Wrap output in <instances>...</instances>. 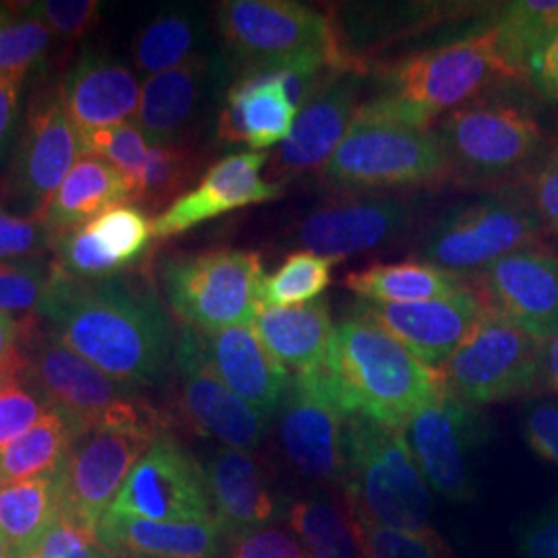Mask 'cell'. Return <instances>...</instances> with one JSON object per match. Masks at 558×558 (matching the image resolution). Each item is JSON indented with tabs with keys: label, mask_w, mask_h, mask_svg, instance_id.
I'll return each mask as SVG.
<instances>
[{
	"label": "cell",
	"mask_w": 558,
	"mask_h": 558,
	"mask_svg": "<svg viewBox=\"0 0 558 558\" xmlns=\"http://www.w3.org/2000/svg\"><path fill=\"white\" fill-rule=\"evenodd\" d=\"M296 117L299 108L290 98L281 71L244 75L228 89L226 108L218 120V137L267 149L290 137Z\"/></svg>",
	"instance_id": "cell-27"
},
{
	"label": "cell",
	"mask_w": 558,
	"mask_h": 558,
	"mask_svg": "<svg viewBox=\"0 0 558 558\" xmlns=\"http://www.w3.org/2000/svg\"><path fill=\"white\" fill-rule=\"evenodd\" d=\"M85 154L83 140L59 96L34 104L20 149L7 177L4 197L25 216H38Z\"/></svg>",
	"instance_id": "cell-17"
},
{
	"label": "cell",
	"mask_w": 558,
	"mask_h": 558,
	"mask_svg": "<svg viewBox=\"0 0 558 558\" xmlns=\"http://www.w3.org/2000/svg\"><path fill=\"white\" fill-rule=\"evenodd\" d=\"M482 302L546 341L558 331V255L525 246L468 279Z\"/></svg>",
	"instance_id": "cell-18"
},
{
	"label": "cell",
	"mask_w": 558,
	"mask_h": 558,
	"mask_svg": "<svg viewBox=\"0 0 558 558\" xmlns=\"http://www.w3.org/2000/svg\"><path fill=\"white\" fill-rule=\"evenodd\" d=\"M59 98L83 140L133 122L140 110L141 85L137 75L117 60L85 54L62 81Z\"/></svg>",
	"instance_id": "cell-26"
},
{
	"label": "cell",
	"mask_w": 558,
	"mask_h": 558,
	"mask_svg": "<svg viewBox=\"0 0 558 558\" xmlns=\"http://www.w3.org/2000/svg\"><path fill=\"white\" fill-rule=\"evenodd\" d=\"M527 83L500 52L490 27L399 60L380 73L377 98L362 110L383 119L433 129L463 104L505 85Z\"/></svg>",
	"instance_id": "cell-3"
},
{
	"label": "cell",
	"mask_w": 558,
	"mask_h": 558,
	"mask_svg": "<svg viewBox=\"0 0 558 558\" xmlns=\"http://www.w3.org/2000/svg\"><path fill=\"white\" fill-rule=\"evenodd\" d=\"M218 27L244 75L359 71L341 48L333 15L302 2L226 0L218 4Z\"/></svg>",
	"instance_id": "cell-4"
},
{
	"label": "cell",
	"mask_w": 558,
	"mask_h": 558,
	"mask_svg": "<svg viewBox=\"0 0 558 558\" xmlns=\"http://www.w3.org/2000/svg\"><path fill=\"white\" fill-rule=\"evenodd\" d=\"M201 336L221 380L263 418H274L290 389L292 375L263 345L253 325Z\"/></svg>",
	"instance_id": "cell-25"
},
{
	"label": "cell",
	"mask_w": 558,
	"mask_h": 558,
	"mask_svg": "<svg viewBox=\"0 0 558 558\" xmlns=\"http://www.w3.org/2000/svg\"><path fill=\"white\" fill-rule=\"evenodd\" d=\"M20 87L0 81V161L7 156L17 124Z\"/></svg>",
	"instance_id": "cell-53"
},
{
	"label": "cell",
	"mask_w": 558,
	"mask_h": 558,
	"mask_svg": "<svg viewBox=\"0 0 558 558\" xmlns=\"http://www.w3.org/2000/svg\"><path fill=\"white\" fill-rule=\"evenodd\" d=\"M253 329L271 356L294 375L323 366L336 331L327 300L296 306L260 304Z\"/></svg>",
	"instance_id": "cell-30"
},
{
	"label": "cell",
	"mask_w": 558,
	"mask_h": 558,
	"mask_svg": "<svg viewBox=\"0 0 558 558\" xmlns=\"http://www.w3.org/2000/svg\"><path fill=\"white\" fill-rule=\"evenodd\" d=\"M323 373L343 414L399 428L440 389L435 368L356 311L336 327Z\"/></svg>",
	"instance_id": "cell-2"
},
{
	"label": "cell",
	"mask_w": 558,
	"mask_h": 558,
	"mask_svg": "<svg viewBox=\"0 0 558 558\" xmlns=\"http://www.w3.org/2000/svg\"><path fill=\"white\" fill-rule=\"evenodd\" d=\"M364 77L360 71H339L304 101L290 137L269 160L271 179L281 184L279 180L319 172L359 114Z\"/></svg>",
	"instance_id": "cell-20"
},
{
	"label": "cell",
	"mask_w": 558,
	"mask_h": 558,
	"mask_svg": "<svg viewBox=\"0 0 558 558\" xmlns=\"http://www.w3.org/2000/svg\"><path fill=\"white\" fill-rule=\"evenodd\" d=\"M50 410L34 391L23 383L0 389V449L20 439L32 426H36Z\"/></svg>",
	"instance_id": "cell-47"
},
{
	"label": "cell",
	"mask_w": 558,
	"mask_h": 558,
	"mask_svg": "<svg viewBox=\"0 0 558 558\" xmlns=\"http://www.w3.org/2000/svg\"><path fill=\"white\" fill-rule=\"evenodd\" d=\"M85 154H96L110 161L124 179L129 180L133 191V205L140 193L141 180L149 158V143L141 135L135 122H124L112 129L96 131L83 137Z\"/></svg>",
	"instance_id": "cell-41"
},
{
	"label": "cell",
	"mask_w": 558,
	"mask_h": 558,
	"mask_svg": "<svg viewBox=\"0 0 558 558\" xmlns=\"http://www.w3.org/2000/svg\"><path fill=\"white\" fill-rule=\"evenodd\" d=\"M356 515V513H354ZM362 558H445L440 539L433 534H410L359 518Z\"/></svg>",
	"instance_id": "cell-43"
},
{
	"label": "cell",
	"mask_w": 558,
	"mask_h": 558,
	"mask_svg": "<svg viewBox=\"0 0 558 558\" xmlns=\"http://www.w3.org/2000/svg\"><path fill=\"white\" fill-rule=\"evenodd\" d=\"M59 518L54 480L0 484V534L9 542L13 557H27Z\"/></svg>",
	"instance_id": "cell-34"
},
{
	"label": "cell",
	"mask_w": 558,
	"mask_h": 558,
	"mask_svg": "<svg viewBox=\"0 0 558 558\" xmlns=\"http://www.w3.org/2000/svg\"><path fill=\"white\" fill-rule=\"evenodd\" d=\"M25 558H117L110 555L94 530L71 519H57L40 544Z\"/></svg>",
	"instance_id": "cell-44"
},
{
	"label": "cell",
	"mask_w": 558,
	"mask_h": 558,
	"mask_svg": "<svg viewBox=\"0 0 558 558\" xmlns=\"http://www.w3.org/2000/svg\"><path fill=\"white\" fill-rule=\"evenodd\" d=\"M263 281L259 255L239 248L170 259L161 267V283L174 315L201 333L253 325L263 304Z\"/></svg>",
	"instance_id": "cell-10"
},
{
	"label": "cell",
	"mask_w": 558,
	"mask_h": 558,
	"mask_svg": "<svg viewBox=\"0 0 558 558\" xmlns=\"http://www.w3.org/2000/svg\"><path fill=\"white\" fill-rule=\"evenodd\" d=\"M521 433L538 458L558 468V401L539 399L525 405Z\"/></svg>",
	"instance_id": "cell-49"
},
{
	"label": "cell",
	"mask_w": 558,
	"mask_h": 558,
	"mask_svg": "<svg viewBox=\"0 0 558 558\" xmlns=\"http://www.w3.org/2000/svg\"><path fill=\"white\" fill-rule=\"evenodd\" d=\"M288 521L308 558H362L359 521L345 497L296 500Z\"/></svg>",
	"instance_id": "cell-33"
},
{
	"label": "cell",
	"mask_w": 558,
	"mask_h": 558,
	"mask_svg": "<svg viewBox=\"0 0 558 558\" xmlns=\"http://www.w3.org/2000/svg\"><path fill=\"white\" fill-rule=\"evenodd\" d=\"M52 236L34 216H15L0 205V263L29 260L50 248Z\"/></svg>",
	"instance_id": "cell-46"
},
{
	"label": "cell",
	"mask_w": 558,
	"mask_h": 558,
	"mask_svg": "<svg viewBox=\"0 0 558 558\" xmlns=\"http://www.w3.org/2000/svg\"><path fill=\"white\" fill-rule=\"evenodd\" d=\"M542 232L525 193L500 189L442 211L422 240L420 257L470 279L495 260L538 244Z\"/></svg>",
	"instance_id": "cell-9"
},
{
	"label": "cell",
	"mask_w": 558,
	"mask_h": 558,
	"mask_svg": "<svg viewBox=\"0 0 558 558\" xmlns=\"http://www.w3.org/2000/svg\"><path fill=\"white\" fill-rule=\"evenodd\" d=\"M205 27L197 13L177 9L147 23L133 44L137 71L154 77L201 57Z\"/></svg>",
	"instance_id": "cell-36"
},
{
	"label": "cell",
	"mask_w": 558,
	"mask_h": 558,
	"mask_svg": "<svg viewBox=\"0 0 558 558\" xmlns=\"http://www.w3.org/2000/svg\"><path fill=\"white\" fill-rule=\"evenodd\" d=\"M339 260L311 251L292 253L278 271L263 281L260 300L265 306H296L320 296L329 283Z\"/></svg>",
	"instance_id": "cell-39"
},
{
	"label": "cell",
	"mask_w": 558,
	"mask_h": 558,
	"mask_svg": "<svg viewBox=\"0 0 558 558\" xmlns=\"http://www.w3.org/2000/svg\"><path fill=\"white\" fill-rule=\"evenodd\" d=\"M27 327L20 325L7 313H0V360L21 356V345L25 343Z\"/></svg>",
	"instance_id": "cell-54"
},
{
	"label": "cell",
	"mask_w": 558,
	"mask_h": 558,
	"mask_svg": "<svg viewBox=\"0 0 558 558\" xmlns=\"http://www.w3.org/2000/svg\"><path fill=\"white\" fill-rule=\"evenodd\" d=\"M544 232L558 234V143L534 166L523 189Z\"/></svg>",
	"instance_id": "cell-48"
},
{
	"label": "cell",
	"mask_w": 558,
	"mask_h": 558,
	"mask_svg": "<svg viewBox=\"0 0 558 558\" xmlns=\"http://www.w3.org/2000/svg\"><path fill=\"white\" fill-rule=\"evenodd\" d=\"M38 311L50 338L119 383L140 389L172 373L174 331L151 294L114 279L77 281L54 271Z\"/></svg>",
	"instance_id": "cell-1"
},
{
	"label": "cell",
	"mask_w": 558,
	"mask_h": 558,
	"mask_svg": "<svg viewBox=\"0 0 558 558\" xmlns=\"http://www.w3.org/2000/svg\"><path fill=\"white\" fill-rule=\"evenodd\" d=\"M490 32L502 57L527 81L532 60L558 36V0H518L502 4Z\"/></svg>",
	"instance_id": "cell-35"
},
{
	"label": "cell",
	"mask_w": 558,
	"mask_h": 558,
	"mask_svg": "<svg viewBox=\"0 0 558 558\" xmlns=\"http://www.w3.org/2000/svg\"><path fill=\"white\" fill-rule=\"evenodd\" d=\"M23 359V383L66 422L75 440L92 430H168L163 416L140 398L135 387L108 377L52 338H40Z\"/></svg>",
	"instance_id": "cell-7"
},
{
	"label": "cell",
	"mask_w": 558,
	"mask_h": 558,
	"mask_svg": "<svg viewBox=\"0 0 558 558\" xmlns=\"http://www.w3.org/2000/svg\"><path fill=\"white\" fill-rule=\"evenodd\" d=\"M269 156L259 151H242L214 163L199 184L168 205L154 221L156 239H170L228 211L255 203L278 199L281 184L260 177Z\"/></svg>",
	"instance_id": "cell-23"
},
{
	"label": "cell",
	"mask_w": 558,
	"mask_h": 558,
	"mask_svg": "<svg viewBox=\"0 0 558 558\" xmlns=\"http://www.w3.org/2000/svg\"><path fill=\"white\" fill-rule=\"evenodd\" d=\"M27 7L52 34L66 40L83 38L100 20V2L96 0H41Z\"/></svg>",
	"instance_id": "cell-45"
},
{
	"label": "cell",
	"mask_w": 558,
	"mask_h": 558,
	"mask_svg": "<svg viewBox=\"0 0 558 558\" xmlns=\"http://www.w3.org/2000/svg\"><path fill=\"white\" fill-rule=\"evenodd\" d=\"M172 375L174 408L184 426L230 449L251 453L259 447L269 420L263 418L221 380L197 329L186 327L177 341Z\"/></svg>",
	"instance_id": "cell-12"
},
{
	"label": "cell",
	"mask_w": 558,
	"mask_h": 558,
	"mask_svg": "<svg viewBox=\"0 0 558 558\" xmlns=\"http://www.w3.org/2000/svg\"><path fill=\"white\" fill-rule=\"evenodd\" d=\"M319 180L343 193L424 186L449 180V163L437 129L375 117L360 106Z\"/></svg>",
	"instance_id": "cell-8"
},
{
	"label": "cell",
	"mask_w": 558,
	"mask_h": 558,
	"mask_svg": "<svg viewBox=\"0 0 558 558\" xmlns=\"http://www.w3.org/2000/svg\"><path fill=\"white\" fill-rule=\"evenodd\" d=\"M23 371H25L23 354L15 359L0 360V389L23 383Z\"/></svg>",
	"instance_id": "cell-56"
},
{
	"label": "cell",
	"mask_w": 558,
	"mask_h": 558,
	"mask_svg": "<svg viewBox=\"0 0 558 558\" xmlns=\"http://www.w3.org/2000/svg\"><path fill=\"white\" fill-rule=\"evenodd\" d=\"M52 267L40 260L0 263V313H20L40 308L52 281Z\"/></svg>",
	"instance_id": "cell-42"
},
{
	"label": "cell",
	"mask_w": 558,
	"mask_h": 558,
	"mask_svg": "<svg viewBox=\"0 0 558 558\" xmlns=\"http://www.w3.org/2000/svg\"><path fill=\"white\" fill-rule=\"evenodd\" d=\"M117 558H221L223 536L216 521L174 523L106 513L96 530Z\"/></svg>",
	"instance_id": "cell-29"
},
{
	"label": "cell",
	"mask_w": 558,
	"mask_h": 558,
	"mask_svg": "<svg viewBox=\"0 0 558 558\" xmlns=\"http://www.w3.org/2000/svg\"><path fill=\"white\" fill-rule=\"evenodd\" d=\"M412 220V201L393 195H354L331 201L306 216L296 228V242L304 251L343 260L398 240Z\"/></svg>",
	"instance_id": "cell-19"
},
{
	"label": "cell",
	"mask_w": 558,
	"mask_h": 558,
	"mask_svg": "<svg viewBox=\"0 0 558 558\" xmlns=\"http://www.w3.org/2000/svg\"><path fill=\"white\" fill-rule=\"evenodd\" d=\"M486 304L472 286L451 296L422 300L412 304H356V313L375 320L385 331L399 339L420 362L439 371L453 356L459 343L478 323Z\"/></svg>",
	"instance_id": "cell-22"
},
{
	"label": "cell",
	"mask_w": 558,
	"mask_h": 558,
	"mask_svg": "<svg viewBox=\"0 0 558 558\" xmlns=\"http://www.w3.org/2000/svg\"><path fill=\"white\" fill-rule=\"evenodd\" d=\"M75 435L57 412H48L20 439L0 449V484L52 478L66 458Z\"/></svg>",
	"instance_id": "cell-37"
},
{
	"label": "cell",
	"mask_w": 558,
	"mask_h": 558,
	"mask_svg": "<svg viewBox=\"0 0 558 558\" xmlns=\"http://www.w3.org/2000/svg\"><path fill=\"white\" fill-rule=\"evenodd\" d=\"M0 558H15L13 557V550L9 546V542L4 539V536L0 534Z\"/></svg>",
	"instance_id": "cell-57"
},
{
	"label": "cell",
	"mask_w": 558,
	"mask_h": 558,
	"mask_svg": "<svg viewBox=\"0 0 558 558\" xmlns=\"http://www.w3.org/2000/svg\"><path fill=\"white\" fill-rule=\"evenodd\" d=\"M542 380L558 396V331L544 341L542 352Z\"/></svg>",
	"instance_id": "cell-55"
},
{
	"label": "cell",
	"mask_w": 558,
	"mask_h": 558,
	"mask_svg": "<svg viewBox=\"0 0 558 558\" xmlns=\"http://www.w3.org/2000/svg\"><path fill=\"white\" fill-rule=\"evenodd\" d=\"M158 437L140 430H92L75 440L52 476L60 515L96 532Z\"/></svg>",
	"instance_id": "cell-14"
},
{
	"label": "cell",
	"mask_w": 558,
	"mask_h": 558,
	"mask_svg": "<svg viewBox=\"0 0 558 558\" xmlns=\"http://www.w3.org/2000/svg\"><path fill=\"white\" fill-rule=\"evenodd\" d=\"M216 75L211 59L201 54L145 81L133 120L145 141L149 145H180V137L191 129Z\"/></svg>",
	"instance_id": "cell-28"
},
{
	"label": "cell",
	"mask_w": 558,
	"mask_h": 558,
	"mask_svg": "<svg viewBox=\"0 0 558 558\" xmlns=\"http://www.w3.org/2000/svg\"><path fill=\"white\" fill-rule=\"evenodd\" d=\"M449 179L461 186H499L532 170L544 129L519 85H505L463 104L437 126Z\"/></svg>",
	"instance_id": "cell-5"
},
{
	"label": "cell",
	"mask_w": 558,
	"mask_h": 558,
	"mask_svg": "<svg viewBox=\"0 0 558 558\" xmlns=\"http://www.w3.org/2000/svg\"><path fill=\"white\" fill-rule=\"evenodd\" d=\"M519 550L523 558H558V497L523 525Z\"/></svg>",
	"instance_id": "cell-51"
},
{
	"label": "cell",
	"mask_w": 558,
	"mask_h": 558,
	"mask_svg": "<svg viewBox=\"0 0 558 558\" xmlns=\"http://www.w3.org/2000/svg\"><path fill=\"white\" fill-rule=\"evenodd\" d=\"M542 339L486 306L437 373L456 398L478 408L532 393L542 383Z\"/></svg>",
	"instance_id": "cell-11"
},
{
	"label": "cell",
	"mask_w": 558,
	"mask_h": 558,
	"mask_svg": "<svg viewBox=\"0 0 558 558\" xmlns=\"http://www.w3.org/2000/svg\"><path fill=\"white\" fill-rule=\"evenodd\" d=\"M230 558H308L300 539L279 527H260L232 544Z\"/></svg>",
	"instance_id": "cell-50"
},
{
	"label": "cell",
	"mask_w": 558,
	"mask_h": 558,
	"mask_svg": "<svg viewBox=\"0 0 558 558\" xmlns=\"http://www.w3.org/2000/svg\"><path fill=\"white\" fill-rule=\"evenodd\" d=\"M279 445L290 465L320 484L345 480V420L323 366L296 373L279 408Z\"/></svg>",
	"instance_id": "cell-16"
},
{
	"label": "cell",
	"mask_w": 558,
	"mask_h": 558,
	"mask_svg": "<svg viewBox=\"0 0 558 558\" xmlns=\"http://www.w3.org/2000/svg\"><path fill=\"white\" fill-rule=\"evenodd\" d=\"M486 422L478 408L456 398L442 383L439 393L403 424V435L420 472L440 497H474V458L484 440Z\"/></svg>",
	"instance_id": "cell-13"
},
{
	"label": "cell",
	"mask_w": 558,
	"mask_h": 558,
	"mask_svg": "<svg viewBox=\"0 0 558 558\" xmlns=\"http://www.w3.org/2000/svg\"><path fill=\"white\" fill-rule=\"evenodd\" d=\"M52 41L46 23L25 9H0V81L20 87Z\"/></svg>",
	"instance_id": "cell-38"
},
{
	"label": "cell",
	"mask_w": 558,
	"mask_h": 558,
	"mask_svg": "<svg viewBox=\"0 0 558 558\" xmlns=\"http://www.w3.org/2000/svg\"><path fill=\"white\" fill-rule=\"evenodd\" d=\"M343 497L359 518L410 534H433L430 486L403 428L364 416L345 420Z\"/></svg>",
	"instance_id": "cell-6"
},
{
	"label": "cell",
	"mask_w": 558,
	"mask_h": 558,
	"mask_svg": "<svg viewBox=\"0 0 558 558\" xmlns=\"http://www.w3.org/2000/svg\"><path fill=\"white\" fill-rule=\"evenodd\" d=\"M203 472L214 521L230 546L276 518L278 507L265 472L248 451L220 447L205 459Z\"/></svg>",
	"instance_id": "cell-24"
},
{
	"label": "cell",
	"mask_w": 558,
	"mask_h": 558,
	"mask_svg": "<svg viewBox=\"0 0 558 558\" xmlns=\"http://www.w3.org/2000/svg\"><path fill=\"white\" fill-rule=\"evenodd\" d=\"M197 158L184 145H151L135 203L160 209L195 177Z\"/></svg>",
	"instance_id": "cell-40"
},
{
	"label": "cell",
	"mask_w": 558,
	"mask_h": 558,
	"mask_svg": "<svg viewBox=\"0 0 558 558\" xmlns=\"http://www.w3.org/2000/svg\"><path fill=\"white\" fill-rule=\"evenodd\" d=\"M129 201L133 203L129 180L110 161L96 154H83L36 218L50 236H57Z\"/></svg>",
	"instance_id": "cell-31"
},
{
	"label": "cell",
	"mask_w": 558,
	"mask_h": 558,
	"mask_svg": "<svg viewBox=\"0 0 558 558\" xmlns=\"http://www.w3.org/2000/svg\"><path fill=\"white\" fill-rule=\"evenodd\" d=\"M108 513L149 521H214L203 463L168 430L137 461Z\"/></svg>",
	"instance_id": "cell-15"
},
{
	"label": "cell",
	"mask_w": 558,
	"mask_h": 558,
	"mask_svg": "<svg viewBox=\"0 0 558 558\" xmlns=\"http://www.w3.org/2000/svg\"><path fill=\"white\" fill-rule=\"evenodd\" d=\"M345 286L364 302L412 304L451 296L468 288L470 281L465 286V279L424 260H401L352 271L345 278Z\"/></svg>",
	"instance_id": "cell-32"
},
{
	"label": "cell",
	"mask_w": 558,
	"mask_h": 558,
	"mask_svg": "<svg viewBox=\"0 0 558 558\" xmlns=\"http://www.w3.org/2000/svg\"><path fill=\"white\" fill-rule=\"evenodd\" d=\"M527 83L538 87L546 98L558 101V36L532 60Z\"/></svg>",
	"instance_id": "cell-52"
},
{
	"label": "cell",
	"mask_w": 558,
	"mask_h": 558,
	"mask_svg": "<svg viewBox=\"0 0 558 558\" xmlns=\"http://www.w3.org/2000/svg\"><path fill=\"white\" fill-rule=\"evenodd\" d=\"M151 239L154 221L137 205L122 203L85 226L52 236V269L77 281L112 279L140 259Z\"/></svg>",
	"instance_id": "cell-21"
}]
</instances>
